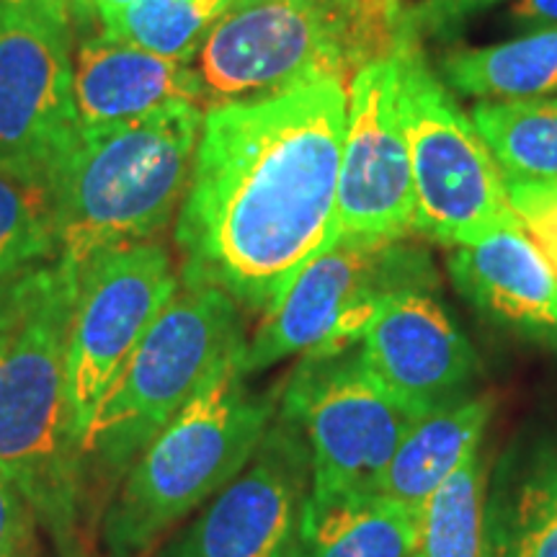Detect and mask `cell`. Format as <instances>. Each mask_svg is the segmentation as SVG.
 Returning <instances> with one entry per match:
<instances>
[{"instance_id": "6da1fadb", "label": "cell", "mask_w": 557, "mask_h": 557, "mask_svg": "<svg viewBox=\"0 0 557 557\" xmlns=\"http://www.w3.org/2000/svg\"><path fill=\"white\" fill-rule=\"evenodd\" d=\"M348 90L312 78L205 109L173 240L178 282L222 289L261 315L336 238Z\"/></svg>"}, {"instance_id": "7a4b0ae2", "label": "cell", "mask_w": 557, "mask_h": 557, "mask_svg": "<svg viewBox=\"0 0 557 557\" xmlns=\"http://www.w3.org/2000/svg\"><path fill=\"white\" fill-rule=\"evenodd\" d=\"M75 297L78 269L62 259L0 289V470L62 545L86 491L67 408Z\"/></svg>"}, {"instance_id": "3957f363", "label": "cell", "mask_w": 557, "mask_h": 557, "mask_svg": "<svg viewBox=\"0 0 557 557\" xmlns=\"http://www.w3.org/2000/svg\"><path fill=\"white\" fill-rule=\"evenodd\" d=\"M201 122L197 103H173L75 132L47 173L60 259L81 271L103 250L156 240L186 197Z\"/></svg>"}, {"instance_id": "277c9868", "label": "cell", "mask_w": 557, "mask_h": 557, "mask_svg": "<svg viewBox=\"0 0 557 557\" xmlns=\"http://www.w3.org/2000/svg\"><path fill=\"white\" fill-rule=\"evenodd\" d=\"M240 359L230 357L120 478L101 519L107 557H150L253 459L278 395L250 393Z\"/></svg>"}, {"instance_id": "5b68a950", "label": "cell", "mask_w": 557, "mask_h": 557, "mask_svg": "<svg viewBox=\"0 0 557 557\" xmlns=\"http://www.w3.org/2000/svg\"><path fill=\"white\" fill-rule=\"evenodd\" d=\"M406 0H233L197 54L205 109L287 90L312 78L346 83L393 58Z\"/></svg>"}, {"instance_id": "8992f818", "label": "cell", "mask_w": 557, "mask_h": 557, "mask_svg": "<svg viewBox=\"0 0 557 557\" xmlns=\"http://www.w3.org/2000/svg\"><path fill=\"white\" fill-rule=\"evenodd\" d=\"M246 312L222 289L178 282L81 436L86 483H120L139 451L246 346Z\"/></svg>"}, {"instance_id": "52a82bcc", "label": "cell", "mask_w": 557, "mask_h": 557, "mask_svg": "<svg viewBox=\"0 0 557 557\" xmlns=\"http://www.w3.org/2000/svg\"><path fill=\"white\" fill-rule=\"evenodd\" d=\"M398 109L416 191V235L438 246H475L504 227H519L506 181L472 116L431 65L426 45L403 34Z\"/></svg>"}, {"instance_id": "ba28073f", "label": "cell", "mask_w": 557, "mask_h": 557, "mask_svg": "<svg viewBox=\"0 0 557 557\" xmlns=\"http://www.w3.org/2000/svg\"><path fill=\"white\" fill-rule=\"evenodd\" d=\"M436 287L429 253L410 240L336 235L305 263L246 338L240 367L256 374L292 357L357 346L387 295Z\"/></svg>"}, {"instance_id": "9c48e42d", "label": "cell", "mask_w": 557, "mask_h": 557, "mask_svg": "<svg viewBox=\"0 0 557 557\" xmlns=\"http://www.w3.org/2000/svg\"><path fill=\"white\" fill-rule=\"evenodd\" d=\"M276 413L308 444L310 491L380 493L400 442L429 410L393 393L357 344L299 357L278 393Z\"/></svg>"}, {"instance_id": "30bf717a", "label": "cell", "mask_w": 557, "mask_h": 557, "mask_svg": "<svg viewBox=\"0 0 557 557\" xmlns=\"http://www.w3.org/2000/svg\"><path fill=\"white\" fill-rule=\"evenodd\" d=\"M176 289L178 271L158 240L103 250L78 271L67 338V408L78 449L103 395Z\"/></svg>"}, {"instance_id": "8fae6325", "label": "cell", "mask_w": 557, "mask_h": 557, "mask_svg": "<svg viewBox=\"0 0 557 557\" xmlns=\"http://www.w3.org/2000/svg\"><path fill=\"white\" fill-rule=\"evenodd\" d=\"M336 191V235L410 240L416 191L398 109V65L369 62L348 81Z\"/></svg>"}, {"instance_id": "7c38bea8", "label": "cell", "mask_w": 557, "mask_h": 557, "mask_svg": "<svg viewBox=\"0 0 557 557\" xmlns=\"http://www.w3.org/2000/svg\"><path fill=\"white\" fill-rule=\"evenodd\" d=\"M312 485L308 444L276 413L261 447L158 557H289Z\"/></svg>"}, {"instance_id": "4fadbf2b", "label": "cell", "mask_w": 557, "mask_h": 557, "mask_svg": "<svg viewBox=\"0 0 557 557\" xmlns=\"http://www.w3.org/2000/svg\"><path fill=\"white\" fill-rule=\"evenodd\" d=\"M75 132L67 29L0 13V165L47 176Z\"/></svg>"}, {"instance_id": "5bb4252c", "label": "cell", "mask_w": 557, "mask_h": 557, "mask_svg": "<svg viewBox=\"0 0 557 557\" xmlns=\"http://www.w3.org/2000/svg\"><path fill=\"white\" fill-rule=\"evenodd\" d=\"M359 351L393 393L421 410L462 398L478 374L475 348L423 284L385 297Z\"/></svg>"}, {"instance_id": "9a60e30c", "label": "cell", "mask_w": 557, "mask_h": 557, "mask_svg": "<svg viewBox=\"0 0 557 557\" xmlns=\"http://www.w3.org/2000/svg\"><path fill=\"white\" fill-rule=\"evenodd\" d=\"M457 289L519 336L557 348V274L524 227H504L447 259Z\"/></svg>"}, {"instance_id": "2e32d148", "label": "cell", "mask_w": 557, "mask_h": 557, "mask_svg": "<svg viewBox=\"0 0 557 557\" xmlns=\"http://www.w3.org/2000/svg\"><path fill=\"white\" fill-rule=\"evenodd\" d=\"M78 129L132 122L173 103H205L197 67L99 34L73 54Z\"/></svg>"}, {"instance_id": "e0dca14e", "label": "cell", "mask_w": 557, "mask_h": 557, "mask_svg": "<svg viewBox=\"0 0 557 557\" xmlns=\"http://www.w3.org/2000/svg\"><path fill=\"white\" fill-rule=\"evenodd\" d=\"M491 395L457 398L431 408L410 426L382 480L380 493L418 513L431 493L483 449L493 418Z\"/></svg>"}, {"instance_id": "ac0fdd59", "label": "cell", "mask_w": 557, "mask_h": 557, "mask_svg": "<svg viewBox=\"0 0 557 557\" xmlns=\"http://www.w3.org/2000/svg\"><path fill=\"white\" fill-rule=\"evenodd\" d=\"M418 513L382 493L310 491L299 519L308 557H413Z\"/></svg>"}, {"instance_id": "d6986e66", "label": "cell", "mask_w": 557, "mask_h": 557, "mask_svg": "<svg viewBox=\"0 0 557 557\" xmlns=\"http://www.w3.org/2000/svg\"><path fill=\"white\" fill-rule=\"evenodd\" d=\"M438 75L457 94L478 101L534 99L557 94V26L487 47H451Z\"/></svg>"}, {"instance_id": "ffe728a7", "label": "cell", "mask_w": 557, "mask_h": 557, "mask_svg": "<svg viewBox=\"0 0 557 557\" xmlns=\"http://www.w3.org/2000/svg\"><path fill=\"white\" fill-rule=\"evenodd\" d=\"M413 557H498L483 449L451 472L421 506Z\"/></svg>"}, {"instance_id": "44dd1931", "label": "cell", "mask_w": 557, "mask_h": 557, "mask_svg": "<svg viewBox=\"0 0 557 557\" xmlns=\"http://www.w3.org/2000/svg\"><path fill=\"white\" fill-rule=\"evenodd\" d=\"M470 116L504 181L557 184V96L478 101Z\"/></svg>"}, {"instance_id": "7402d4cb", "label": "cell", "mask_w": 557, "mask_h": 557, "mask_svg": "<svg viewBox=\"0 0 557 557\" xmlns=\"http://www.w3.org/2000/svg\"><path fill=\"white\" fill-rule=\"evenodd\" d=\"M58 259L50 178L0 165V289Z\"/></svg>"}, {"instance_id": "603a6c76", "label": "cell", "mask_w": 557, "mask_h": 557, "mask_svg": "<svg viewBox=\"0 0 557 557\" xmlns=\"http://www.w3.org/2000/svg\"><path fill=\"white\" fill-rule=\"evenodd\" d=\"M233 0H135L101 21L103 37L194 65L209 32Z\"/></svg>"}, {"instance_id": "cb8c5ba5", "label": "cell", "mask_w": 557, "mask_h": 557, "mask_svg": "<svg viewBox=\"0 0 557 557\" xmlns=\"http://www.w3.org/2000/svg\"><path fill=\"white\" fill-rule=\"evenodd\" d=\"M498 557H557V449L542 451L500 517Z\"/></svg>"}, {"instance_id": "d4e9b609", "label": "cell", "mask_w": 557, "mask_h": 557, "mask_svg": "<svg viewBox=\"0 0 557 557\" xmlns=\"http://www.w3.org/2000/svg\"><path fill=\"white\" fill-rule=\"evenodd\" d=\"M506 194L529 240L557 274V184L506 181Z\"/></svg>"}, {"instance_id": "484cf974", "label": "cell", "mask_w": 557, "mask_h": 557, "mask_svg": "<svg viewBox=\"0 0 557 557\" xmlns=\"http://www.w3.org/2000/svg\"><path fill=\"white\" fill-rule=\"evenodd\" d=\"M504 0H413L406 9V32L418 41H447L472 18Z\"/></svg>"}, {"instance_id": "4316f807", "label": "cell", "mask_w": 557, "mask_h": 557, "mask_svg": "<svg viewBox=\"0 0 557 557\" xmlns=\"http://www.w3.org/2000/svg\"><path fill=\"white\" fill-rule=\"evenodd\" d=\"M37 511L24 491L0 470V557H29L37 540Z\"/></svg>"}, {"instance_id": "83f0119b", "label": "cell", "mask_w": 557, "mask_h": 557, "mask_svg": "<svg viewBox=\"0 0 557 557\" xmlns=\"http://www.w3.org/2000/svg\"><path fill=\"white\" fill-rule=\"evenodd\" d=\"M0 13H18L45 24L70 29V0H0Z\"/></svg>"}, {"instance_id": "f1b7e54d", "label": "cell", "mask_w": 557, "mask_h": 557, "mask_svg": "<svg viewBox=\"0 0 557 557\" xmlns=\"http://www.w3.org/2000/svg\"><path fill=\"white\" fill-rule=\"evenodd\" d=\"M508 21L519 32H545L557 26V0H513Z\"/></svg>"}, {"instance_id": "f546056e", "label": "cell", "mask_w": 557, "mask_h": 557, "mask_svg": "<svg viewBox=\"0 0 557 557\" xmlns=\"http://www.w3.org/2000/svg\"><path fill=\"white\" fill-rule=\"evenodd\" d=\"M129 3H135V0H70V16L94 18L101 24V21L127 9Z\"/></svg>"}, {"instance_id": "4dcf8cb0", "label": "cell", "mask_w": 557, "mask_h": 557, "mask_svg": "<svg viewBox=\"0 0 557 557\" xmlns=\"http://www.w3.org/2000/svg\"><path fill=\"white\" fill-rule=\"evenodd\" d=\"M289 557H308V555L302 553V547H299V540H297V545H295V549H292Z\"/></svg>"}]
</instances>
